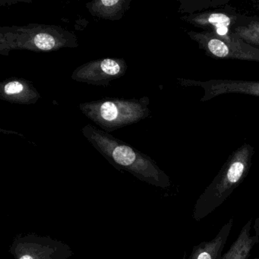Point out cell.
Segmentation results:
<instances>
[{
	"label": "cell",
	"mask_w": 259,
	"mask_h": 259,
	"mask_svg": "<svg viewBox=\"0 0 259 259\" xmlns=\"http://www.w3.org/2000/svg\"><path fill=\"white\" fill-rule=\"evenodd\" d=\"M2 99L20 104H30L38 99L39 95L24 80H13L1 85Z\"/></svg>",
	"instance_id": "obj_9"
},
{
	"label": "cell",
	"mask_w": 259,
	"mask_h": 259,
	"mask_svg": "<svg viewBox=\"0 0 259 259\" xmlns=\"http://www.w3.org/2000/svg\"><path fill=\"white\" fill-rule=\"evenodd\" d=\"M200 48L218 58L259 62V48L248 45L231 32V40L224 42L217 37L212 31L188 33Z\"/></svg>",
	"instance_id": "obj_3"
},
{
	"label": "cell",
	"mask_w": 259,
	"mask_h": 259,
	"mask_svg": "<svg viewBox=\"0 0 259 259\" xmlns=\"http://www.w3.org/2000/svg\"><path fill=\"white\" fill-rule=\"evenodd\" d=\"M191 22L198 26L213 27V34L223 41L230 40V30L229 27L231 25L232 19L230 16L223 13H205L198 16H192L189 19Z\"/></svg>",
	"instance_id": "obj_10"
},
{
	"label": "cell",
	"mask_w": 259,
	"mask_h": 259,
	"mask_svg": "<svg viewBox=\"0 0 259 259\" xmlns=\"http://www.w3.org/2000/svg\"><path fill=\"white\" fill-rule=\"evenodd\" d=\"M252 154V148L248 145L235 151L197 199L192 213L195 221H201L217 210L240 186L248 175Z\"/></svg>",
	"instance_id": "obj_1"
},
{
	"label": "cell",
	"mask_w": 259,
	"mask_h": 259,
	"mask_svg": "<svg viewBox=\"0 0 259 259\" xmlns=\"http://www.w3.org/2000/svg\"><path fill=\"white\" fill-rule=\"evenodd\" d=\"M233 34L252 46H259V21H251L245 25L236 26Z\"/></svg>",
	"instance_id": "obj_12"
},
{
	"label": "cell",
	"mask_w": 259,
	"mask_h": 259,
	"mask_svg": "<svg viewBox=\"0 0 259 259\" xmlns=\"http://www.w3.org/2000/svg\"><path fill=\"white\" fill-rule=\"evenodd\" d=\"M20 259H33V258H32V257H31V256L24 255V256H22V257H21Z\"/></svg>",
	"instance_id": "obj_14"
},
{
	"label": "cell",
	"mask_w": 259,
	"mask_h": 259,
	"mask_svg": "<svg viewBox=\"0 0 259 259\" xmlns=\"http://www.w3.org/2000/svg\"><path fill=\"white\" fill-rule=\"evenodd\" d=\"M252 227V219H250L241 229L239 236L221 259L249 258L253 248L259 242V236L251 234Z\"/></svg>",
	"instance_id": "obj_7"
},
{
	"label": "cell",
	"mask_w": 259,
	"mask_h": 259,
	"mask_svg": "<svg viewBox=\"0 0 259 259\" xmlns=\"http://www.w3.org/2000/svg\"><path fill=\"white\" fill-rule=\"evenodd\" d=\"M253 229H254V234L259 236V215L254 220V224H253Z\"/></svg>",
	"instance_id": "obj_13"
},
{
	"label": "cell",
	"mask_w": 259,
	"mask_h": 259,
	"mask_svg": "<svg viewBox=\"0 0 259 259\" xmlns=\"http://www.w3.org/2000/svg\"><path fill=\"white\" fill-rule=\"evenodd\" d=\"M125 70L124 60L104 59L80 66L73 72L72 78L89 84H104L122 76Z\"/></svg>",
	"instance_id": "obj_4"
},
{
	"label": "cell",
	"mask_w": 259,
	"mask_h": 259,
	"mask_svg": "<svg viewBox=\"0 0 259 259\" xmlns=\"http://www.w3.org/2000/svg\"><path fill=\"white\" fill-rule=\"evenodd\" d=\"M19 35L24 36L19 40V48L41 51H52L62 46L60 37H55L54 31H20Z\"/></svg>",
	"instance_id": "obj_8"
},
{
	"label": "cell",
	"mask_w": 259,
	"mask_h": 259,
	"mask_svg": "<svg viewBox=\"0 0 259 259\" xmlns=\"http://www.w3.org/2000/svg\"><path fill=\"white\" fill-rule=\"evenodd\" d=\"M148 98L142 100L107 99L84 103L81 112L107 131L136 123L148 116Z\"/></svg>",
	"instance_id": "obj_2"
},
{
	"label": "cell",
	"mask_w": 259,
	"mask_h": 259,
	"mask_svg": "<svg viewBox=\"0 0 259 259\" xmlns=\"http://www.w3.org/2000/svg\"><path fill=\"white\" fill-rule=\"evenodd\" d=\"M182 84L199 86L204 91L201 101L212 99L224 94L239 93L259 97V81H238V80H210L197 81L195 80H181Z\"/></svg>",
	"instance_id": "obj_5"
},
{
	"label": "cell",
	"mask_w": 259,
	"mask_h": 259,
	"mask_svg": "<svg viewBox=\"0 0 259 259\" xmlns=\"http://www.w3.org/2000/svg\"><path fill=\"white\" fill-rule=\"evenodd\" d=\"M254 259H259V254L257 256V257H254Z\"/></svg>",
	"instance_id": "obj_15"
},
{
	"label": "cell",
	"mask_w": 259,
	"mask_h": 259,
	"mask_svg": "<svg viewBox=\"0 0 259 259\" xmlns=\"http://www.w3.org/2000/svg\"><path fill=\"white\" fill-rule=\"evenodd\" d=\"M127 1L119 0H101L96 2L91 3L88 7L91 13L99 17L107 19H119L122 13L127 8Z\"/></svg>",
	"instance_id": "obj_11"
},
{
	"label": "cell",
	"mask_w": 259,
	"mask_h": 259,
	"mask_svg": "<svg viewBox=\"0 0 259 259\" xmlns=\"http://www.w3.org/2000/svg\"><path fill=\"white\" fill-rule=\"evenodd\" d=\"M233 224L234 220L233 218H230L220 229L215 237L210 240L203 241L198 245H195L189 259H221Z\"/></svg>",
	"instance_id": "obj_6"
}]
</instances>
